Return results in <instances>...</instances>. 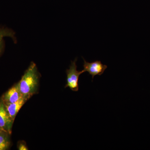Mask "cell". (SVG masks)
I'll return each instance as SVG.
<instances>
[{"mask_svg": "<svg viewBox=\"0 0 150 150\" xmlns=\"http://www.w3.org/2000/svg\"><path fill=\"white\" fill-rule=\"evenodd\" d=\"M5 37H10L12 38L15 43L17 42L15 33L12 30L6 28H0V56L2 54L4 48V38Z\"/></svg>", "mask_w": 150, "mask_h": 150, "instance_id": "7", "label": "cell"}, {"mask_svg": "<svg viewBox=\"0 0 150 150\" xmlns=\"http://www.w3.org/2000/svg\"><path fill=\"white\" fill-rule=\"evenodd\" d=\"M0 130H1V129H0Z\"/></svg>", "mask_w": 150, "mask_h": 150, "instance_id": "11", "label": "cell"}, {"mask_svg": "<svg viewBox=\"0 0 150 150\" xmlns=\"http://www.w3.org/2000/svg\"><path fill=\"white\" fill-rule=\"evenodd\" d=\"M83 59V71L84 72H87L90 75H91L92 80L93 79L95 76L102 75L107 68V66L103 64L100 61H96L89 63L87 62L84 59Z\"/></svg>", "mask_w": 150, "mask_h": 150, "instance_id": "4", "label": "cell"}, {"mask_svg": "<svg viewBox=\"0 0 150 150\" xmlns=\"http://www.w3.org/2000/svg\"><path fill=\"white\" fill-rule=\"evenodd\" d=\"M3 131V130H0V132H1V131Z\"/></svg>", "mask_w": 150, "mask_h": 150, "instance_id": "10", "label": "cell"}, {"mask_svg": "<svg viewBox=\"0 0 150 150\" xmlns=\"http://www.w3.org/2000/svg\"><path fill=\"white\" fill-rule=\"evenodd\" d=\"M77 59L72 61L70 66L69 69H67L66 73L67 74V83L65 88H69L74 91H78L79 89V79L80 76L85 72L83 70L81 71H78L76 62Z\"/></svg>", "mask_w": 150, "mask_h": 150, "instance_id": "2", "label": "cell"}, {"mask_svg": "<svg viewBox=\"0 0 150 150\" xmlns=\"http://www.w3.org/2000/svg\"><path fill=\"white\" fill-rule=\"evenodd\" d=\"M10 135L4 131L0 132V150H6L9 148L11 145Z\"/></svg>", "mask_w": 150, "mask_h": 150, "instance_id": "8", "label": "cell"}, {"mask_svg": "<svg viewBox=\"0 0 150 150\" xmlns=\"http://www.w3.org/2000/svg\"><path fill=\"white\" fill-rule=\"evenodd\" d=\"M23 97L17 83L6 92L1 98L4 104H7L16 102Z\"/></svg>", "mask_w": 150, "mask_h": 150, "instance_id": "5", "label": "cell"}, {"mask_svg": "<svg viewBox=\"0 0 150 150\" xmlns=\"http://www.w3.org/2000/svg\"><path fill=\"white\" fill-rule=\"evenodd\" d=\"M18 148V150H28L26 144L23 142H21L19 143Z\"/></svg>", "mask_w": 150, "mask_h": 150, "instance_id": "9", "label": "cell"}, {"mask_svg": "<svg viewBox=\"0 0 150 150\" xmlns=\"http://www.w3.org/2000/svg\"><path fill=\"white\" fill-rule=\"evenodd\" d=\"M28 99L29 98H28L23 96L21 99H20L16 102L5 104L7 111L13 121H14L19 111L20 110L21 108L23 106L25 103Z\"/></svg>", "mask_w": 150, "mask_h": 150, "instance_id": "6", "label": "cell"}, {"mask_svg": "<svg viewBox=\"0 0 150 150\" xmlns=\"http://www.w3.org/2000/svg\"><path fill=\"white\" fill-rule=\"evenodd\" d=\"M13 122L7 111L5 105L0 98V129L11 134Z\"/></svg>", "mask_w": 150, "mask_h": 150, "instance_id": "3", "label": "cell"}, {"mask_svg": "<svg viewBox=\"0 0 150 150\" xmlns=\"http://www.w3.org/2000/svg\"><path fill=\"white\" fill-rule=\"evenodd\" d=\"M40 74L34 62L30 63L21 79L17 83L23 96L30 98L37 93L39 86Z\"/></svg>", "mask_w": 150, "mask_h": 150, "instance_id": "1", "label": "cell"}]
</instances>
